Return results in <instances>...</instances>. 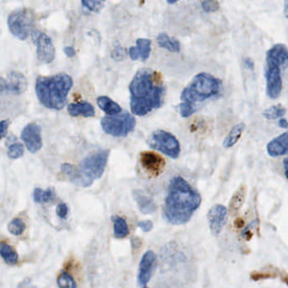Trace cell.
I'll return each instance as SVG.
<instances>
[{
  "mask_svg": "<svg viewBox=\"0 0 288 288\" xmlns=\"http://www.w3.org/2000/svg\"><path fill=\"white\" fill-rule=\"evenodd\" d=\"M109 156L110 150H100L84 158L79 168L70 164H63L61 170L74 185L88 187L102 177Z\"/></svg>",
  "mask_w": 288,
  "mask_h": 288,
  "instance_id": "5",
  "label": "cell"
},
{
  "mask_svg": "<svg viewBox=\"0 0 288 288\" xmlns=\"http://www.w3.org/2000/svg\"><path fill=\"white\" fill-rule=\"evenodd\" d=\"M151 53V41L147 38H138L136 45L129 48V55L131 60L146 61Z\"/></svg>",
  "mask_w": 288,
  "mask_h": 288,
  "instance_id": "16",
  "label": "cell"
},
{
  "mask_svg": "<svg viewBox=\"0 0 288 288\" xmlns=\"http://www.w3.org/2000/svg\"><path fill=\"white\" fill-rule=\"evenodd\" d=\"M286 282H287V284H288V277H287V279H286Z\"/></svg>",
  "mask_w": 288,
  "mask_h": 288,
  "instance_id": "46",
  "label": "cell"
},
{
  "mask_svg": "<svg viewBox=\"0 0 288 288\" xmlns=\"http://www.w3.org/2000/svg\"><path fill=\"white\" fill-rule=\"evenodd\" d=\"M125 55V51L123 50L122 47H115L112 53V58H115V60H121Z\"/></svg>",
  "mask_w": 288,
  "mask_h": 288,
  "instance_id": "36",
  "label": "cell"
},
{
  "mask_svg": "<svg viewBox=\"0 0 288 288\" xmlns=\"http://www.w3.org/2000/svg\"><path fill=\"white\" fill-rule=\"evenodd\" d=\"M97 105L108 115H116L121 112V106L107 96H100L98 98Z\"/></svg>",
  "mask_w": 288,
  "mask_h": 288,
  "instance_id": "22",
  "label": "cell"
},
{
  "mask_svg": "<svg viewBox=\"0 0 288 288\" xmlns=\"http://www.w3.org/2000/svg\"><path fill=\"white\" fill-rule=\"evenodd\" d=\"M247 194V186L244 184H242L241 186H239L235 192L233 193L231 198L230 202H229V212L231 215H234L237 212L241 209L243 207L244 202H245V198H246Z\"/></svg>",
  "mask_w": 288,
  "mask_h": 288,
  "instance_id": "20",
  "label": "cell"
},
{
  "mask_svg": "<svg viewBox=\"0 0 288 288\" xmlns=\"http://www.w3.org/2000/svg\"><path fill=\"white\" fill-rule=\"evenodd\" d=\"M6 81L8 94H21L27 90V79L21 73L11 72Z\"/></svg>",
  "mask_w": 288,
  "mask_h": 288,
  "instance_id": "17",
  "label": "cell"
},
{
  "mask_svg": "<svg viewBox=\"0 0 288 288\" xmlns=\"http://www.w3.org/2000/svg\"><path fill=\"white\" fill-rule=\"evenodd\" d=\"M155 266H156V254L151 250L146 252L141 258L139 265L138 276H137L139 285H147L152 277Z\"/></svg>",
  "mask_w": 288,
  "mask_h": 288,
  "instance_id": "13",
  "label": "cell"
},
{
  "mask_svg": "<svg viewBox=\"0 0 288 288\" xmlns=\"http://www.w3.org/2000/svg\"><path fill=\"white\" fill-rule=\"evenodd\" d=\"M283 168L285 170V176L288 180V157L283 160Z\"/></svg>",
  "mask_w": 288,
  "mask_h": 288,
  "instance_id": "42",
  "label": "cell"
},
{
  "mask_svg": "<svg viewBox=\"0 0 288 288\" xmlns=\"http://www.w3.org/2000/svg\"><path fill=\"white\" fill-rule=\"evenodd\" d=\"M101 127L105 133L116 137H125L136 126V119L128 112L113 115H105L100 121Z\"/></svg>",
  "mask_w": 288,
  "mask_h": 288,
  "instance_id": "7",
  "label": "cell"
},
{
  "mask_svg": "<svg viewBox=\"0 0 288 288\" xmlns=\"http://www.w3.org/2000/svg\"><path fill=\"white\" fill-rule=\"evenodd\" d=\"M8 27L11 34L21 41L32 37L37 32L34 16L28 10H18L11 13L8 18Z\"/></svg>",
  "mask_w": 288,
  "mask_h": 288,
  "instance_id": "8",
  "label": "cell"
},
{
  "mask_svg": "<svg viewBox=\"0 0 288 288\" xmlns=\"http://www.w3.org/2000/svg\"><path fill=\"white\" fill-rule=\"evenodd\" d=\"M155 75L151 69L142 68L130 83V108L134 115H147L164 105L166 89L162 82L155 81Z\"/></svg>",
  "mask_w": 288,
  "mask_h": 288,
  "instance_id": "2",
  "label": "cell"
},
{
  "mask_svg": "<svg viewBox=\"0 0 288 288\" xmlns=\"http://www.w3.org/2000/svg\"><path fill=\"white\" fill-rule=\"evenodd\" d=\"M283 13L285 18L288 19V0H285L284 2V9H283Z\"/></svg>",
  "mask_w": 288,
  "mask_h": 288,
  "instance_id": "43",
  "label": "cell"
},
{
  "mask_svg": "<svg viewBox=\"0 0 288 288\" xmlns=\"http://www.w3.org/2000/svg\"><path fill=\"white\" fill-rule=\"evenodd\" d=\"M222 86L221 79L212 74L201 73L196 75L181 94V115L186 118L197 112L206 100L219 94Z\"/></svg>",
  "mask_w": 288,
  "mask_h": 288,
  "instance_id": "3",
  "label": "cell"
},
{
  "mask_svg": "<svg viewBox=\"0 0 288 288\" xmlns=\"http://www.w3.org/2000/svg\"><path fill=\"white\" fill-rule=\"evenodd\" d=\"M141 245V240L137 237H133L131 238V247L132 249H139Z\"/></svg>",
  "mask_w": 288,
  "mask_h": 288,
  "instance_id": "39",
  "label": "cell"
},
{
  "mask_svg": "<svg viewBox=\"0 0 288 288\" xmlns=\"http://www.w3.org/2000/svg\"><path fill=\"white\" fill-rule=\"evenodd\" d=\"M288 66V49L285 45L273 46L266 53L265 79L266 93L270 99L275 100L280 96L282 89L280 71Z\"/></svg>",
  "mask_w": 288,
  "mask_h": 288,
  "instance_id": "6",
  "label": "cell"
},
{
  "mask_svg": "<svg viewBox=\"0 0 288 288\" xmlns=\"http://www.w3.org/2000/svg\"><path fill=\"white\" fill-rule=\"evenodd\" d=\"M8 94L7 81H6V79L0 77V94Z\"/></svg>",
  "mask_w": 288,
  "mask_h": 288,
  "instance_id": "37",
  "label": "cell"
},
{
  "mask_svg": "<svg viewBox=\"0 0 288 288\" xmlns=\"http://www.w3.org/2000/svg\"><path fill=\"white\" fill-rule=\"evenodd\" d=\"M245 129V124L238 123L236 126H233L230 132L228 133V136L226 137L225 140L223 141V147L226 149H229L234 146L238 140L241 137V135L244 132Z\"/></svg>",
  "mask_w": 288,
  "mask_h": 288,
  "instance_id": "23",
  "label": "cell"
},
{
  "mask_svg": "<svg viewBox=\"0 0 288 288\" xmlns=\"http://www.w3.org/2000/svg\"><path fill=\"white\" fill-rule=\"evenodd\" d=\"M21 139L26 144L29 152L35 154L42 147V131L41 127L35 123H30L25 126L21 132Z\"/></svg>",
  "mask_w": 288,
  "mask_h": 288,
  "instance_id": "11",
  "label": "cell"
},
{
  "mask_svg": "<svg viewBox=\"0 0 288 288\" xmlns=\"http://www.w3.org/2000/svg\"><path fill=\"white\" fill-rule=\"evenodd\" d=\"M0 254L3 258L4 260L8 265H16L18 261V254L17 252L13 249V247L9 245L6 243H1L0 244Z\"/></svg>",
  "mask_w": 288,
  "mask_h": 288,
  "instance_id": "25",
  "label": "cell"
},
{
  "mask_svg": "<svg viewBox=\"0 0 288 288\" xmlns=\"http://www.w3.org/2000/svg\"><path fill=\"white\" fill-rule=\"evenodd\" d=\"M285 114V109L282 105H272L263 112V115L268 120H275L276 118L282 117Z\"/></svg>",
  "mask_w": 288,
  "mask_h": 288,
  "instance_id": "27",
  "label": "cell"
},
{
  "mask_svg": "<svg viewBox=\"0 0 288 288\" xmlns=\"http://www.w3.org/2000/svg\"><path fill=\"white\" fill-rule=\"evenodd\" d=\"M137 226L141 228V230L143 231V232H146V233L152 230L153 228H154L153 222L150 220L141 221V222H139L137 223Z\"/></svg>",
  "mask_w": 288,
  "mask_h": 288,
  "instance_id": "34",
  "label": "cell"
},
{
  "mask_svg": "<svg viewBox=\"0 0 288 288\" xmlns=\"http://www.w3.org/2000/svg\"><path fill=\"white\" fill-rule=\"evenodd\" d=\"M159 46L171 53H179L181 50V44L178 40L171 37L166 33H161L157 37Z\"/></svg>",
  "mask_w": 288,
  "mask_h": 288,
  "instance_id": "21",
  "label": "cell"
},
{
  "mask_svg": "<svg viewBox=\"0 0 288 288\" xmlns=\"http://www.w3.org/2000/svg\"><path fill=\"white\" fill-rule=\"evenodd\" d=\"M112 221L114 223V235L115 238H126L130 232L126 220L119 216H114Z\"/></svg>",
  "mask_w": 288,
  "mask_h": 288,
  "instance_id": "24",
  "label": "cell"
},
{
  "mask_svg": "<svg viewBox=\"0 0 288 288\" xmlns=\"http://www.w3.org/2000/svg\"><path fill=\"white\" fill-rule=\"evenodd\" d=\"M24 155V147L22 144L20 142L12 143L9 147L8 156L10 159L16 160L21 158Z\"/></svg>",
  "mask_w": 288,
  "mask_h": 288,
  "instance_id": "31",
  "label": "cell"
},
{
  "mask_svg": "<svg viewBox=\"0 0 288 288\" xmlns=\"http://www.w3.org/2000/svg\"><path fill=\"white\" fill-rule=\"evenodd\" d=\"M132 197L138 206L139 210L143 214H151L156 212L157 206L155 204V201L145 194L143 191L141 190H133Z\"/></svg>",
  "mask_w": 288,
  "mask_h": 288,
  "instance_id": "18",
  "label": "cell"
},
{
  "mask_svg": "<svg viewBox=\"0 0 288 288\" xmlns=\"http://www.w3.org/2000/svg\"><path fill=\"white\" fill-rule=\"evenodd\" d=\"M73 84V79L67 74L38 77L36 83L37 98L45 107L62 110L67 104L68 94Z\"/></svg>",
  "mask_w": 288,
  "mask_h": 288,
  "instance_id": "4",
  "label": "cell"
},
{
  "mask_svg": "<svg viewBox=\"0 0 288 288\" xmlns=\"http://www.w3.org/2000/svg\"><path fill=\"white\" fill-rule=\"evenodd\" d=\"M55 198V192L53 188L43 191L42 189L36 188L33 192V199L37 203H46L53 201Z\"/></svg>",
  "mask_w": 288,
  "mask_h": 288,
  "instance_id": "26",
  "label": "cell"
},
{
  "mask_svg": "<svg viewBox=\"0 0 288 288\" xmlns=\"http://www.w3.org/2000/svg\"><path fill=\"white\" fill-rule=\"evenodd\" d=\"M244 65L246 68H249V69H254V62L250 59V58H246L244 60Z\"/></svg>",
  "mask_w": 288,
  "mask_h": 288,
  "instance_id": "40",
  "label": "cell"
},
{
  "mask_svg": "<svg viewBox=\"0 0 288 288\" xmlns=\"http://www.w3.org/2000/svg\"><path fill=\"white\" fill-rule=\"evenodd\" d=\"M57 215L60 218H66L68 214V207L65 203H60L58 205L56 209Z\"/></svg>",
  "mask_w": 288,
  "mask_h": 288,
  "instance_id": "33",
  "label": "cell"
},
{
  "mask_svg": "<svg viewBox=\"0 0 288 288\" xmlns=\"http://www.w3.org/2000/svg\"><path fill=\"white\" fill-rule=\"evenodd\" d=\"M141 166L153 176L162 173L165 166V160L160 155L154 152H143L140 155Z\"/></svg>",
  "mask_w": 288,
  "mask_h": 288,
  "instance_id": "14",
  "label": "cell"
},
{
  "mask_svg": "<svg viewBox=\"0 0 288 288\" xmlns=\"http://www.w3.org/2000/svg\"><path fill=\"white\" fill-rule=\"evenodd\" d=\"M202 203V197L181 176L171 180L164 206V217L174 225L188 223Z\"/></svg>",
  "mask_w": 288,
  "mask_h": 288,
  "instance_id": "1",
  "label": "cell"
},
{
  "mask_svg": "<svg viewBox=\"0 0 288 288\" xmlns=\"http://www.w3.org/2000/svg\"><path fill=\"white\" fill-rule=\"evenodd\" d=\"M106 0H81L82 6L87 11L93 13H99L105 6Z\"/></svg>",
  "mask_w": 288,
  "mask_h": 288,
  "instance_id": "28",
  "label": "cell"
},
{
  "mask_svg": "<svg viewBox=\"0 0 288 288\" xmlns=\"http://www.w3.org/2000/svg\"><path fill=\"white\" fill-rule=\"evenodd\" d=\"M58 285L59 288H76V282L74 278L67 272H62L58 277Z\"/></svg>",
  "mask_w": 288,
  "mask_h": 288,
  "instance_id": "29",
  "label": "cell"
},
{
  "mask_svg": "<svg viewBox=\"0 0 288 288\" xmlns=\"http://www.w3.org/2000/svg\"><path fill=\"white\" fill-rule=\"evenodd\" d=\"M178 1H180V0H167L168 3L170 4V5H174V4L177 3Z\"/></svg>",
  "mask_w": 288,
  "mask_h": 288,
  "instance_id": "45",
  "label": "cell"
},
{
  "mask_svg": "<svg viewBox=\"0 0 288 288\" xmlns=\"http://www.w3.org/2000/svg\"><path fill=\"white\" fill-rule=\"evenodd\" d=\"M278 125H279V126L281 127V128H288V121H286L285 119H284V118H281V119H280L279 122H278Z\"/></svg>",
  "mask_w": 288,
  "mask_h": 288,
  "instance_id": "41",
  "label": "cell"
},
{
  "mask_svg": "<svg viewBox=\"0 0 288 288\" xmlns=\"http://www.w3.org/2000/svg\"><path fill=\"white\" fill-rule=\"evenodd\" d=\"M150 148L165 154L172 159H177L181 154V144L173 134L164 130H157L148 140Z\"/></svg>",
  "mask_w": 288,
  "mask_h": 288,
  "instance_id": "9",
  "label": "cell"
},
{
  "mask_svg": "<svg viewBox=\"0 0 288 288\" xmlns=\"http://www.w3.org/2000/svg\"><path fill=\"white\" fill-rule=\"evenodd\" d=\"M32 41L37 45L38 60L42 63H50L55 58V48L50 37L43 32L37 31L32 36Z\"/></svg>",
  "mask_w": 288,
  "mask_h": 288,
  "instance_id": "10",
  "label": "cell"
},
{
  "mask_svg": "<svg viewBox=\"0 0 288 288\" xmlns=\"http://www.w3.org/2000/svg\"><path fill=\"white\" fill-rule=\"evenodd\" d=\"M63 51H64V53L68 56V58H73V57L76 55V51L74 50V47H64Z\"/></svg>",
  "mask_w": 288,
  "mask_h": 288,
  "instance_id": "38",
  "label": "cell"
},
{
  "mask_svg": "<svg viewBox=\"0 0 288 288\" xmlns=\"http://www.w3.org/2000/svg\"><path fill=\"white\" fill-rule=\"evenodd\" d=\"M9 125H10L9 120H4V121H0V140L6 136L7 131H8Z\"/></svg>",
  "mask_w": 288,
  "mask_h": 288,
  "instance_id": "35",
  "label": "cell"
},
{
  "mask_svg": "<svg viewBox=\"0 0 288 288\" xmlns=\"http://www.w3.org/2000/svg\"><path fill=\"white\" fill-rule=\"evenodd\" d=\"M202 9L206 12L211 13V12H216L220 8L219 3L217 0H203L202 4Z\"/></svg>",
  "mask_w": 288,
  "mask_h": 288,
  "instance_id": "32",
  "label": "cell"
},
{
  "mask_svg": "<svg viewBox=\"0 0 288 288\" xmlns=\"http://www.w3.org/2000/svg\"><path fill=\"white\" fill-rule=\"evenodd\" d=\"M25 229H26V224L20 218H15L9 223V232L14 235H21Z\"/></svg>",
  "mask_w": 288,
  "mask_h": 288,
  "instance_id": "30",
  "label": "cell"
},
{
  "mask_svg": "<svg viewBox=\"0 0 288 288\" xmlns=\"http://www.w3.org/2000/svg\"><path fill=\"white\" fill-rule=\"evenodd\" d=\"M68 111L72 116L82 115L84 117H93L95 115L94 106L88 101L70 104L68 105Z\"/></svg>",
  "mask_w": 288,
  "mask_h": 288,
  "instance_id": "19",
  "label": "cell"
},
{
  "mask_svg": "<svg viewBox=\"0 0 288 288\" xmlns=\"http://www.w3.org/2000/svg\"><path fill=\"white\" fill-rule=\"evenodd\" d=\"M20 288H37V286L34 285H30L29 283H24L23 285H21Z\"/></svg>",
  "mask_w": 288,
  "mask_h": 288,
  "instance_id": "44",
  "label": "cell"
},
{
  "mask_svg": "<svg viewBox=\"0 0 288 288\" xmlns=\"http://www.w3.org/2000/svg\"><path fill=\"white\" fill-rule=\"evenodd\" d=\"M207 219L212 233L218 235L228 220V210L223 205H215L207 213Z\"/></svg>",
  "mask_w": 288,
  "mask_h": 288,
  "instance_id": "12",
  "label": "cell"
},
{
  "mask_svg": "<svg viewBox=\"0 0 288 288\" xmlns=\"http://www.w3.org/2000/svg\"><path fill=\"white\" fill-rule=\"evenodd\" d=\"M267 153L270 157L288 155V131L280 134L268 142Z\"/></svg>",
  "mask_w": 288,
  "mask_h": 288,
  "instance_id": "15",
  "label": "cell"
},
{
  "mask_svg": "<svg viewBox=\"0 0 288 288\" xmlns=\"http://www.w3.org/2000/svg\"><path fill=\"white\" fill-rule=\"evenodd\" d=\"M143 288H148V287H143Z\"/></svg>",
  "mask_w": 288,
  "mask_h": 288,
  "instance_id": "47",
  "label": "cell"
}]
</instances>
